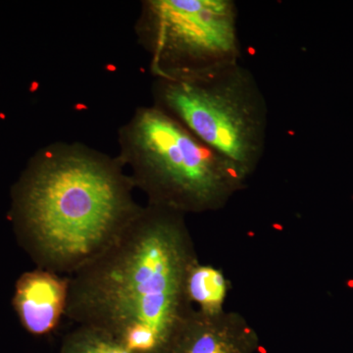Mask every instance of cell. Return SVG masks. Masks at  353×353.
Instances as JSON below:
<instances>
[{
  "label": "cell",
  "mask_w": 353,
  "mask_h": 353,
  "mask_svg": "<svg viewBox=\"0 0 353 353\" xmlns=\"http://www.w3.org/2000/svg\"><path fill=\"white\" fill-rule=\"evenodd\" d=\"M199 256L185 215L146 203L118 240L69 277L65 318L134 353H158L189 314L185 280Z\"/></svg>",
  "instance_id": "obj_1"
},
{
  "label": "cell",
  "mask_w": 353,
  "mask_h": 353,
  "mask_svg": "<svg viewBox=\"0 0 353 353\" xmlns=\"http://www.w3.org/2000/svg\"><path fill=\"white\" fill-rule=\"evenodd\" d=\"M117 157L81 143L39 150L13 192L21 243L39 269L70 276L124 233L141 206Z\"/></svg>",
  "instance_id": "obj_2"
},
{
  "label": "cell",
  "mask_w": 353,
  "mask_h": 353,
  "mask_svg": "<svg viewBox=\"0 0 353 353\" xmlns=\"http://www.w3.org/2000/svg\"><path fill=\"white\" fill-rule=\"evenodd\" d=\"M118 143V159L152 205L185 216L214 212L248 183L234 162L155 105L137 109Z\"/></svg>",
  "instance_id": "obj_3"
},
{
  "label": "cell",
  "mask_w": 353,
  "mask_h": 353,
  "mask_svg": "<svg viewBox=\"0 0 353 353\" xmlns=\"http://www.w3.org/2000/svg\"><path fill=\"white\" fill-rule=\"evenodd\" d=\"M153 105L234 162L248 179L266 146L269 110L256 79L241 62L182 80H155Z\"/></svg>",
  "instance_id": "obj_4"
},
{
  "label": "cell",
  "mask_w": 353,
  "mask_h": 353,
  "mask_svg": "<svg viewBox=\"0 0 353 353\" xmlns=\"http://www.w3.org/2000/svg\"><path fill=\"white\" fill-rule=\"evenodd\" d=\"M238 6L233 0H145L139 43L155 80H182L238 63Z\"/></svg>",
  "instance_id": "obj_5"
},
{
  "label": "cell",
  "mask_w": 353,
  "mask_h": 353,
  "mask_svg": "<svg viewBox=\"0 0 353 353\" xmlns=\"http://www.w3.org/2000/svg\"><path fill=\"white\" fill-rule=\"evenodd\" d=\"M69 277L37 269L21 276L16 284L14 307L21 324L36 336L50 334L66 312Z\"/></svg>",
  "instance_id": "obj_6"
},
{
  "label": "cell",
  "mask_w": 353,
  "mask_h": 353,
  "mask_svg": "<svg viewBox=\"0 0 353 353\" xmlns=\"http://www.w3.org/2000/svg\"><path fill=\"white\" fill-rule=\"evenodd\" d=\"M252 336L239 313L224 310L209 314L192 308L166 347H175L176 353H243V345Z\"/></svg>",
  "instance_id": "obj_7"
},
{
  "label": "cell",
  "mask_w": 353,
  "mask_h": 353,
  "mask_svg": "<svg viewBox=\"0 0 353 353\" xmlns=\"http://www.w3.org/2000/svg\"><path fill=\"white\" fill-rule=\"evenodd\" d=\"M230 283L224 272L212 265L197 261L192 265L185 280V294L190 305L209 314L225 310Z\"/></svg>",
  "instance_id": "obj_8"
},
{
  "label": "cell",
  "mask_w": 353,
  "mask_h": 353,
  "mask_svg": "<svg viewBox=\"0 0 353 353\" xmlns=\"http://www.w3.org/2000/svg\"><path fill=\"white\" fill-rule=\"evenodd\" d=\"M65 353H134L124 343L101 330L79 326L70 336Z\"/></svg>",
  "instance_id": "obj_9"
}]
</instances>
